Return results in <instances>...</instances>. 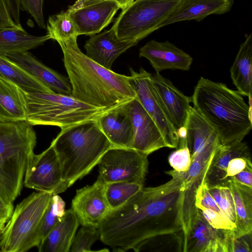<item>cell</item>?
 I'll list each match as a JSON object with an SVG mask.
<instances>
[{
    "instance_id": "cell-13",
    "label": "cell",
    "mask_w": 252,
    "mask_h": 252,
    "mask_svg": "<svg viewBox=\"0 0 252 252\" xmlns=\"http://www.w3.org/2000/svg\"><path fill=\"white\" fill-rule=\"evenodd\" d=\"M186 130V139L191 155V163L207 168L217 149L221 145L217 132L192 107Z\"/></svg>"
},
{
    "instance_id": "cell-23",
    "label": "cell",
    "mask_w": 252,
    "mask_h": 252,
    "mask_svg": "<svg viewBox=\"0 0 252 252\" xmlns=\"http://www.w3.org/2000/svg\"><path fill=\"white\" fill-rule=\"evenodd\" d=\"M238 157H251L250 148L246 142L241 141L220 145L204 178L208 187L228 185L225 177L226 169L229 161Z\"/></svg>"
},
{
    "instance_id": "cell-16",
    "label": "cell",
    "mask_w": 252,
    "mask_h": 252,
    "mask_svg": "<svg viewBox=\"0 0 252 252\" xmlns=\"http://www.w3.org/2000/svg\"><path fill=\"white\" fill-rule=\"evenodd\" d=\"M105 183L97 178L92 185L78 189L71 209L81 226L98 228L111 210L105 196Z\"/></svg>"
},
{
    "instance_id": "cell-15",
    "label": "cell",
    "mask_w": 252,
    "mask_h": 252,
    "mask_svg": "<svg viewBox=\"0 0 252 252\" xmlns=\"http://www.w3.org/2000/svg\"><path fill=\"white\" fill-rule=\"evenodd\" d=\"M132 122L133 135L131 148L149 156L167 144L156 124L136 98L122 104Z\"/></svg>"
},
{
    "instance_id": "cell-31",
    "label": "cell",
    "mask_w": 252,
    "mask_h": 252,
    "mask_svg": "<svg viewBox=\"0 0 252 252\" xmlns=\"http://www.w3.org/2000/svg\"><path fill=\"white\" fill-rule=\"evenodd\" d=\"M46 29L51 39L56 41L78 36L75 26L66 10L50 16Z\"/></svg>"
},
{
    "instance_id": "cell-11",
    "label": "cell",
    "mask_w": 252,
    "mask_h": 252,
    "mask_svg": "<svg viewBox=\"0 0 252 252\" xmlns=\"http://www.w3.org/2000/svg\"><path fill=\"white\" fill-rule=\"evenodd\" d=\"M129 69V82L136 94L135 98L156 124L167 148L177 149L179 143L178 134L157 96L151 82V74L143 68L138 72Z\"/></svg>"
},
{
    "instance_id": "cell-45",
    "label": "cell",
    "mask_w": 252,
    "mask_h": 252,
    "mask_svg": "<svg viewBox=\"0 0 252 252\" xmlns=\"http://www.w3.org/2000/svg\"><path fill=\"white\" fill-rule=\"evenodd\" d=\"M117 2L121 6V9H123L129 5L134 0H114Z\"/></svg>"
},
{
    "instance_id": "cell-18",
    "label": "cell",
    "mask_w": 252,
    "mask_h": 252,
    "mask_svg": "<svg viewBox=\"0 0 252 252\" xmlns=\"http://www.w3.org/2000/svg\"><path fill=\"white\" fill-rule=\"evenodd\" d=\"M139 57L147 59L157 73L165 69L189 71L193 61L189 54L168 41H148L140 49Z\"/></svg>"
},
{
    "instance_id": "cell-5",
    "label": "cell",
    "mask_w": 252,
    "mask_h": 252,
    "mask_svg": "<svg viewBox=\"0 0 252 252\" xmlns=\"http://www.w3.org/2000/svg\"><path fill=\"white\" fill-rule=\"evenodd\" d=\"M36 136L26 121L0 122V197L12 204L20 194Z\"/></svg>"
},
{
    "instance_id": "cell-3",
    "label": "cell",
    "mask_w": 252,
    "mask_h": 252,
    "mask_svg": "<svg viewBox=\"0 0 252 252\" xmlns=\"http://www.w3.org/2000/svg\"><path fill=\"white\" fill-rule=\"evenodd\" d=\"M191 99L193 107L217 132L221 144L241 141L252 129V107L226 84L201 77Z\"/></svg>"
},
{
    "instance_id": "cell-4",
    "label": "cell",
    "mask_w": 252,
    "mask_h": 252,
    "mask_svg": "<svg viewBox=\"0 0 252 252\" xmlns=\"http://www.w3.org/2000/svg\"><path fill=\"white\" fill-rule=\"evenodd\" d=\"M51 145L57 155L68 188L88 174L112 147L97 120L61 128Z\"/></svg>"
},
{
    "instance_id": "cell-44",
    "label": "cell",
    "mask_w": 252,
    "mask_h": 252,
    "mask_svg": "<svg viewBox=\"0 0 252 252\" xmlns=\"http://www.w3.org/2000/svg\"><path fill=\"white\" fill-rule=\"evenodd\" d=\"M13 211V204L7 203L0 197V221H7Z\"/></svg>"
},
{
    "instance_id": "cell-19",
    "label": "cell",
    "mask_w": 252,
    "mask_h": 252,
    "mask_svg": "<svg viewBox=\"0 0 252 252\" xmlns=\"http://www.w3.org/2000/svg\"><path fill=\"white\" fill-rule=\"evenodd\" d=\"M137 43L135 41L119 38L111 28L99 34L91 35L84 47L87 57L104 67L111 70L116 59Z\"/></svg>"
},
{
    "instance_id": "cell-38",
    "label": "cell",
    "mask_w": 252,
    "mask_h": 252,
    "mask_svg": "<svg viewBox=\"0 0 252 252\" xmlns=\"http://www.w3.org/2000/svg\"><path fill=\"white\" fill-rule=\"evenodd\" d=\"M21 8L28 12L34 19L38 26L46 28L43 15L44 0H20Z\"/></svg>"
},
{
    "instance_id": "cell-14",
    "label": "cell",
    "mask_w": 252,
    "mask_h": 252,
    "mask_svg": "<svg viewBox=\"0 0 252 252\" xmlns=\"http://www.w3.org/2000/svg\"><path fill=\"white\" fill-rule=\"evenodd\" d=\"M151 79L161 106L177 131L179 143H185L186 126L191 108V97L184 95L170 80L159 73L151 74Z\"/></svg>"
},
{
    "instance_id": "cell-36",
    "label": "cell",
    "mask_w": 252,
    "mask_h": 252,
    "mask_svg": "<svg viewBox=\"0 0 252 252\" xmlns=\"http://www.w3.org/2000/svg\"><path fill=\"white\" fill-rule=\"evenodd\" d=\"M168 159L170 166L175 171L178 172H187L191 162L189 149L187 146L178 147L170 154Z\"/></svg>"
},
{
    "instance_id": "cell-17",
    "label": "cell",
    "mask_w": 252,
    "mask_h": 252,
    "mask_svg": "<svg viewBox=\"0 0 252 252\" xmlns=\"http://www.w3.org/2000/svg\"><path fill=\"white\" fill-rule=\"evenodd\" d=\"M213 227L196 209L191 219L183 252H229V234Z\"/></svg>"
},
{
    "instance_id": "cell-10",
    "label": "cell",
    "mask_w": 252,
    "mask_h": 252,
    "mask_svg": "<svg viewBox=\"0 0 252 252\" xmlns=\"http://www.w3.org/2000/svg\"><path fill=\"white\" fill-rule=\"evenodd\" d=\"M23 183L27 188L53 195L68 188L64 181L61 164L52 145L41 153L33 154L30 159Z\"/></svg>"
},
{
    "instance_id": "cell-27",
    "label": "cell",
    "mask_w": 252,
    "mask_h": 252,
    "mask_svg": "<svg viewBox=\"0 0 252 252\" xmlns=\"http://www.w3.org/2000/svg\"><path fill=\"white\" fill-rule=\"evenodd\" d=\"M233 198L235 228L233 236L238 237L252 233V188L230 180L228 182Z\"/></svg>"
},
{
    "instance_id": "cell-2",
    "label": "cell",
    "mask_w": 252,
    "mask_h": 252,
    "mask_svg": "<svg viewBox=\"0 0 252 252\" xmlns=\"http://www.w3.org/2000/svg\"><path fill=\"white\" fill-rule=\"evenodd\" d=\"M77 37L57 41L71 88L72 96L88 104L111 109L136 97L129 76L107 69L79 49Z\"/></svg>"
},
{
    "instance_id": "cell-21",
    "label": "cell",
    "mask_w": 252,
    "mask_h": 252,
    "mask_svg": "<svg viewBox=\"0 0 252 252\" xmlns=\"http://www.w3.org/2000/svg\"><path fill=\"white\" fill-rule=\"evenodd\" d=\"M233 2L234 0H182L158 29L181 21H201L211 14L226 13L231 10Z\"/></svg>"
},
{
    "instance_id": "cell-26",
    "label": "cell",
    "mask_w": 252,
    "mask_h": 252,
    "mask_svg": "<svg viewBox=\"0 0 252 252\" xmlns=\"http://www.w3.org/2000/svg\"><path fill=\"white\" fill-rule=\"evenodd\" d=\"M233 84L242 95L252 98V34L246 35L230 69Z\"/></svg>"
},
{
    "instance_id": "cell-22",
    "label": "cell",
    "mask_w": 252,
    "mask_h": 252,
    "mask_svg": "<svg viewBox=\"0 0 252 252\" xmlns=\"http://www.w3.org/2000/svg\"><path fill=\"white\" fill-rule=\"evenodd\" d=\"M97 122L112 147L131 148L133 126L122 105L105 112L97 120Z\"/></svg>"
},
{
    "instance_id": "cell-32",
    "label": "cell",
    "mask_w": 252,
    "mask_h": 252,
    "mask_svg": "<svg viewBox=\"0 0 252 252\" xmlns=\"http://www.w3.org/2000/svg\"><path fill=\"white\" fill-rule=\"evenodd\" d=\"M65 207V203L60 196L56 194L52 196L41 221L38 236L39 245L50 231L62 220Z\"/></svg>"
},
{
    "instance_id": "cell-9",
    "label": "cell",
    "mask_w": 252,
    "mask_h": 252,
    "mask_svg": "<svg viewBox=\"0 0 252 252\" xmlns=\"http://www.w3.org/2000/svg\"><path fill=\"white\" fill-rule=\"evenodd\" d=\"M148 156L132 148L112 147L97 164L98 178L105 184L128 182L143 185L148 172Z\"/></svg>"
},
{
    "instance_id": "cell-12",
    "label": "cell",
    "mask_w": 252,
    "mask_h": 252,
    "mask_svg": "<svg viewBox=\"0 0 252 252\" xmlns=\"http://www.w3.org/2000/svg\"><path fill=\"white\" fill-rule=\"evenodd\" d=\"M120 9V5L114 0H76L66 11L79 36L100 32Z\"/></svg>"
},
{
    "instance_id": "cell-34",
    "label": "cell",
    "mask_w": 252,
    "mask_h": 252,
    "mask_svg": "<svg viewBox=\"0 0 252 252\" xmlns=\"http://www.w3.org/2000/svg\"><path fill=\"white\" fill-rule=\"evenodd\" d=\"M99 239L98 228L82 226L77 233H76L69 252H92V246Z\"/></svg>"
},
{
    "instance_id": "cell-7",
    "label": "cell",
    "mask_w": 252,
    "mask_h": 252,
    "mask_svg": "<svg viewBox=\"0 0 252 252\" xmlns=\"http://www.w3.org/2000/svg\"><path fill=\"white\" fill-rule=\"evenodd\" d=\"M53 195L33 192L17 205L0 234L1 251L25 252L38 246L41 221Z\"/></svg>"
},
{
    "instance_id": "cell-24",
    "label": "cell",
    "mask_w": 252,
    "mask_h": 252,
    "mask_svg": "<svg viewBox=\"0 0 252 252\" xmlns=\"http://www.w3.org/2000/svg\"><path fill=\"white\" fill-rule=\"evenodd\" d=\"M79 223L70 209L65 211L62 220L47 234L37 247L39 252H68Z\"/></svg>"
},
{
    "instance_id": "cell-20",
    "label": "cell",
    "mask_w": 252,
    "mask_h": 252,
    "mask_svg": "<svg viewBox=\"0 0 252 252\" xmlns=\"http://www.w3.org/2000/svg\"><path fill=\"white\" fill-rule=\"evenodd\" d=\"M5 56L53 92L72 95V88L68 78L47 67L28 51Z\"/></svg>"
},
{
    "instance_id": "cell-46",
    "label": "cell",
    "mask_w": 252,
    "mask_h": 252,
    "mask_svg": "<svg viewBox=\"0 0 252 252\" xmlns=\"http://www.w3.org/2000/svg\"><path fill=\"white\" fill-rule=\"evenodd\" d=\"M6 221H0V235L5 226Z\"/></svg>"
},
{
    "instance_id": "cell-29",
    "label": "cell",
    "mask_w": 252,
    "mask_h": 252,
    "mask_svg": "<svg viewBox=\"0 0 252 252\" xmlns=\"http://www.w3.org/2000/svg\"><path fill=\"white\" fill-rule=\"evenodd\" d=\"M0 78L14 83L25 92H53L5 55H0Z\"/></svg>"
},
{
    "instance_id": "cell-41",
    "label": "cell",
    "mask_w": 252,
    "mask_h": 252,
    "mask_svg": "<svg viewBox=\"0 0 252 252\" xmlns=\"http://www.w3.org/2000/svg\"><path fill=\"white\" fill-rule=\"evenodd\" d=\"M6 29H24L17 26L12 18L5 0H0V30Z\"/></svg>"
},
{
    "instance_id": "cell-28",
    "label": "cell",
    "mask_w": 252,
    "mask_h": 252,
    "mask_svg": "<svg viewBox=\"0 0 252 252\" xmlns=\"http://www.w3.org/2000/svg\"><path fill=\"white\" fill-rule=\"evenodd\" d=\"M51 39L46 34L35 36L28 33L24 29H6L0 30V55L28 52L43 45Z\"/></svg>"
},
{
    "instance_id": "cell-35",
    "label": "cell",
    "mask_w": 252,
    "mask_h": 252,
    "mask_svg": "<svg viewBox=\"0 0 252 252\" xmlns=\"http://www.w3.org/2000/svg\"><path fill=\"white\" fill-rule=\"evenodd\" d=\"M194 205L196 208L200 210L211 209L223 215L210 193L204 179H203L196 189L194 196Z\"/></svg>"
},
{
    "instance_id": "cell-30",
    "label": "cell",
    "mask_w": 252,
    "mask_h": 252,
    "mask_svg": "<svg viewBox=\"0 0 252 252\" xmlns=\"http://www.w3.org/2000/svg\"><path fill=\"white\" fill-rule=\"evenodd\" d=\"M143 187V184L128 182L106 184L105 196L110 209H115L122 206Z\"/></svg>"
},
{
    "instance_id": "cell-8",
    "label": "cell",
    "mask_w": 252,
    "mask_h": 252,
    "mask_svg": "<svg viewBox=\"0 0 252 252\" xmlns=\"http://www.w3.org/2000/svg\"><path fill=\"white\" fill-rule=\"evenodd\" d=\"M182 0H134L115 21L112 29L123 40L139 42L158 29Z\"/></svg>"
},
{
    "instance_id": "cell-39",
    "label": "cell",
    "mask_w": 252,
    "mask_h": 252,
    "mask_svg": "<svg viewBox=\"0 0 252 252\" xmlns=\"http://www.w3.org/2000/svg\"><path fill=\"white\" fill-rule=\"evenodd\" d=\"M233 231L229 235V252H252V233L235 237Z\"/></svg>"
},
{
    "instance_id": "cell-33",
    "label": "cell",
    "mask_w": 252,
    "mask_h": 252,
    "mask_svg": "<svg viewBox=\"0 0 252 252\" xmlns=\"http://www.w3.org/2000/svg\"><path fill=\"white\" fill-rule=\"evenodd\" d=\"M208 189L223 215L235 223V206L232 192L228 185L208 187Z\"/></svg>"
},
{
    "instance_id": "cell-43",
    "label": "cell",
    "mask_w": 252,
    "mask_h": 252,
    "mask_svg": "<svg viewBox=\"0 0 252 252\" xmlns=\"http://www.w3.org/2000/svg\"><path fill=\"white\" fill-rule=\"evenodd\" d=\"M5 0L14 22L17 26L22 27L20 23V13L22 9L20 0Z\"/></svg>"
},
{
    "instance_id": "cell-6",
    "label": "cell",
    "mask_w": 252,
    "mask_h": 252,
    "mask_svg": "<svg viewBox=\"0 0 252 252\" xmlns=\"http://www.w3.org/2000/svg\"><path fill=\"white\" fill-rule=\"evenodd\" d=\"M24 94L26 121L33 126H54L63 128L87 121L97 120L109 110L88 104L72 95L54 92H24Z\"/></svg>"
},
{
    "instance_id": "cell-42",
    "label": "cell",
    "mask_w": 252,
    "mask_h": 252,
    "mask_svg": "<svg viewBox=\"0 0 252 252\" xmlns=\"http://www.w3.org/2000/svg\"><path fill=\"white\" fill-rule=\"evenodd\" d=\"M230 180L239 184L252 188V167L246 168L232 177Z\"/></svg>"
},
{
    "instance_id": "cell-40",
    "label": "cell",
    "mask_w": 252,
    "mask_h": 252,
    "mask_svg": "<svg viewBox=\"0 0 252 252\" xmlns=\"http://www.w3.org/2000/svg\"><path fill=\"white\" fill-rule=\"evenodd\" d=\"M247 167H252L251 157H238L231 159L226 169V179L230 178Z\"/></svg>"
},
{
    "instance_id": "cell-25",
    "label": "cell",
    "mask_w": 252,
    "mask_h": 252,
    "mask_svg": "<svg viewBox=\"0 0 252 252\" xmlns=\"http://www.w3.org/2000/svg\"><path fill=\"white\" fill-rule=\"evenodd\" d=\"M24 92L14 83L0 78V122L26 121Z\"/></svg>"
},
{
    "instance_id": "cell-37",
    "label": "cell",
    "mask_w": 252,
    "mask_h": 252,
    "mask_svg": "<svg viewBox=\"0 0 252 252\" xmlns=\"http://www.w3.org/2000/svg\"><path fill=\"white\" fill-rule=\"evenodd\" d=\"M200 210L205 219L213 227L224 231H234L235 224L224 215L211 209H202Z\"/></svg>"
},
{
    "instance_id": "cell-1",
    "label": "cell",
    "mask_w": 252,
    "mask_h": 252,
    "mask_svg": "<svg viewBox=\"0 0 252 252\" xmlns=\"http://www.w3.org/2000/svg\"><path fill=\"white\" fill-rule=\"evenodd\" d=\"M170 180L143 187L121 207L111 209L98 229L100 240L116 251H135L159 236L177 237L182 251L194 205L196 188L186 186L174 170L165 172Z\"/></svg>"
}]
</instances>
